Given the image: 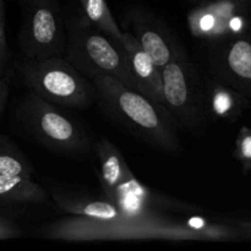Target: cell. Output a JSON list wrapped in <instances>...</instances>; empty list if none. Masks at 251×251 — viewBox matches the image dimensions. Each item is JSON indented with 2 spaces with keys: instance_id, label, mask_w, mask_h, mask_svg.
I'll return each instance as SVG.
<instances>
[{
  "instance_id": "cell-1",
  "label": "cell",
  "mask_w": 251,
  "mask_h": 251,
  "mask_svg": "<svg viewBox=\"0 0 251 251\" xmlns=\"http://www.w3.org/2000/svg\"><path fill=\"white\" fill-rule=\"evenodd\" d=\"M48 239L65 242H119V240H174L222 242L242 240L237 226L211 222L203 217L178 218L154 212L145 216L124 215L114 220L73 216L55 221L43 230Z\"/></svg>"
},
{
  "instance_id": "cell-2",
  "label": "cell",
  "mask_w": 251,
  "mask_h": 251,
  "mask_svg": "<svg viewBox=\"0 0 251 251\" xmlns=\"http://www.w3.org/2000/svg\"><path fill=\"white\" fill-rule=\"evenodd\" d=\"M91 82L103 107L130 131L164 151H179L178 125L163 105L113 76H95Z\"/></svg>"
},
{
  "instance_id": "cell-3",
  "label": "cell",
  "mask_w": 251,
  "mask_h": 251,
  "mask_svg": "<svg viewBox=\"0 0 251 251\" xmlns=\"http://www.w3.org/2000/svg\"><path fill=\"white\" fill-rule=\"evenodd\" d=\"M64 56L88 80L98 75L113 76L137 91L123 46L96 28L85 17L71 21Z\"/></svg>"
},
{
  "instance_id": "cell-4",
  "label": "cell",
  "mask_w": 251,
  "mask_h": 251,
  "mask_svg": "<svg viewBox=\"0 0 251 251\" xmlns=\"http://www.w3.org/2000/svg\"><path fill=\"white\" fill-rule=\"evenodd\" d=\"M19 71L29 91L56 107L83 109L97 98L91 80L78 73L65 56L24 59Z\"/></svg>"
},
{
  "instance_id": "cell-5",
  "label": "cell",
  "mask_w": 251,
  "mask_h": 251,
  "mask_svg": "<svg viewBox=\"0 0 251 251\" xmlns=\"http://www.w3.org/2000/svg\"><path fill=\"white\" fill-rule=\"evenodd\" d=\"M161 76L163 107L178 127L193 130L202 125L208 110L206 90L188 56L167 64Z\"/></svg>"
},
{
  "instance_id": "cell-6",
  "label": "cell",
  "mask_w": 251,
  "mask_h": 251,
  "mask_svg": "<svg viewBox=\"0 0 251 251\" xmlns=\"http://www.w3.org/2000/svg\"><path fill=\"white\" fill-rule=\"evenodd\" d=\"M22 26L20 48L25 59L65 55L68 34L58 0H20Z\"/></svg>"
},
{
  "instance_id": "cell-7",
  "label": "cell",
  "mask_w": 251,
  "mask_h": 251,
  "mask_svg": "<svg viewBox=\"0 0 251 251\" xmlns=\"http://www.w3.org/2000/svg\"><path fill=\"white\" fill-rule=\"evenodd\" d=\"M20 115L36 139L54 151L81 153L91 142L83 130L48 100L29 91L20 107Z\"/></svg>"
},
{
  "instance_id": "cell-8",
  "label": "cell",
  "mask_w": 251,
  "mask_h": 251,
  "mask_svg": "<svg viewBox=\"0 0 251 251\" xmlns=\"http://www.w3.org/2000/svg\"><path fill=\"white\" fill-rule=\"evenodd\" d=\"M249 6L235 0H208L200 2L189 14L188 24L196 38L221 42L243 36L249 27Z\"/></svg>"
},
{
  "instance_id": "cell-9",
  "label": "cell",
  "mask_w": 251,
  "mask_h": 251,
  "mask_svg": "<svg viewBox=\"0 0 251 251\" xmlns=\"http://www.w3.org/2000/svg\"><path fill=\"white\" fill-rule=\"evenodd\" d=\"M208 58L218 80L251 96V36L213 42Z\"/></svg>"
},
{
  "instance_id": "cell-10",
  "label": "cell",
  "mask_w": 251,
  "mask_h": 251,
  "mask_svg": "<svg viewBox=\"0 0 251 251\" xmlns=\"http://www.w3.org/2000/svg\"><path fill=\"white\" fill-rule=\"evenodd\" d=\"M129 20L132 28L130 32L159 70L185 55L184 49L168 29L146 10L132 9L129 12Z\"/></svg>"
},
{
  "instance_id": "cell-11",
  "label": "cell",
  "mask_w": 251,
  "mask_h": 251,
  "mask_svg": "<svg viewBox=\"0 0 251 251\" xmlns=\"http://www.w3.org/2000/svg\"><path fill=\"white\" fill-rule=\"evenodd\" d=\"M123 48L127 56L137 91L153 102L163 105L161 70L130 31L123 32Z\"/></svg>"
},
{
  "instance_id": "cell-12",
  "label": "cell",
  "mask_w": 251,
  "mask_h": 251,
  "mask_svg": "<svg viewBox=\"0 0 251 251\" xmlns=\"http://www.w3.org/2000/svg\"><path fill=\"white\" fill-rule=\"evenodd\" d=\"M93 147L100 159V180L103 193L108 200L113 201L118 189L132 180L135 176L119 150L109 140L102 137Z\"/></svg>"
},
{
  "instance_id": "cell-13",
  "label": "cell",
  "mask_w": 251,
  "mask_h": 251,
  "mask_svg": "<svg viewBox=\"0 0 251 251\" xmlns=\"http://www.w3.org/2000/svg\"><path fill=\"white\" fill-rule=\"evenodd\" d=\"M53 199L55 205L65 213L73 216H82L98 220H114L125 213L114 202L105 200H93L88 198H78L69 193L54 191Z\"/></svg>"
},
{
  "instance_id": "cell-14",
  "label": "cell",
  "mask_w": 251,
  "mask_h": 251,
  "mask_svg": "<svg viewBox=\"0 0 251 251\" xmlns=\"http://www.w3.org/2000/svg\"><path fill=\"white\" fill-rule=\"evenodd\" d=\"M206 97L212 115L229 122H235L240 118L248 105L247 96L220 80L208 83Z\"/></svg>"
},
{
  "instance_id": "cell-15",
  "label": "cell",
  "mask_w": 251,
  "mask_h": 251,
  "mask_svg": "<svg viewBox=\"0 0 251 251\" xmlns=\"http://www.w3.org/2000/svg\"><path fill=\"white\" fill-rule=\"evenodd\" d=\"M0 199L10 202L49 203L46 190L31 178L0 174Z\"/></svg>"
},
{
  "instance_id": "cell-16",
  "label": "cell",
  "mask_w": 251,
  "mask_h": 251,
  "mask_svg": "<svg viewBox=\"0 0 251 251\" xmlns=\"http://www.w3.org/2000/svg\"><path fill=\"white\" fill-rule=\"evenodd\" d=\"M83 11V17L91 25L107 34L123 46V31L118 26L105 0H78Z\"/></svg>"
},
{
  "instance_id": "cell-17",
  "label": "cell",
  "mask_w": 251,
  "mask_h": 251,
  "mask_svg": "<svg viewBox=\"0 0 251 251\" xmlns=\"http://www.w3.org/2000/svg\"><path fill=\"white\" fill-rule=\"evenodd\" d=\"M0 174L31 178L32 171L26 157L5 137L0 136Z\"/></svg>"
},
{
  "instance_id": "cell-18",
  "label": "cell",
  "mask_w": 251,
  "mask_h": 251,
  "mask_svg": "<svg viewBox=\"0 0 251 251\" xmlns=\"http://www.w3.org/2000/svg\"><path fill=\"white\" fill-rule=\"evenodd\" d=\"M234 157L242 164L243 172L248 174L251 171V127L243 126L235 140Z\"/></svg>"
},
{
  "instance_id": "cell-19",
  "label": "cell",
  "mask_w": 251,
  "mask_h": 251,
  "mask_svg": "<svg viewBox=\"0 0 251 251\" xmlns=\"http://www.w3.org/2000/svg\"><path fill=\"white\" fill-rule=\"evenodd\" d=\"M7 55V43L5 36V9L4 0H0V61H6Z\"/></svg>"
},
{
  "instance_id": "cell-20",
  "label": "cell",
  "mask_w": 251,
  "mask_h": 251,
  "mask_svg": "<svg viewBox=\"0 0 251 251\" xmlns=\"http://www.w3.org/2000/svg\"><path fill=\"white\" fill-rule=\"evenodd\" d=\"M21 235V230L16 226L6 222V221L0 220V240L11 239Z\"/></svg>"
},
{
  "instance_id": "cell-21",
  "label": "cell",
  "mask_w": 251,
  "mask_h": 251,
  "mask_svg": "<svg viewBox=\"0 0 251 251\" xmlns=\"http://www.w3.org/2000/svg\"><path fill=\"white\" fill-rule=\"evenodd\" d=\"M9 85L10 77L5 74L2 77H0V115H1L2 110H4L7 97H9Z\"/></svg>"
},
{
  "instance_id": "cell-22",
  "label": "cell",
  "mask_w": 251,
  "mask_h": 251,
  "mask_svg": "<svg viewBox=\"0 0 251 251\" xmlns=\"http://www.w3.org/2000/svg\"><path fill=\"white\" fill-rule=\"evenodd\" d=\"M237 228L239 229L243 239L251 240V220L248 221H238L234 223Z\"/></svg>"
},
{
  "instance_id": "cell-23",
  "label": "cell",
  "mask_w": 251,
  "mask_h": 251,
  "mask_svg": "<svg viewBox=\"0 0 251 251\" xmlns=\"http://www.w3.org/2000/svg\"><path fill=\"white\" fill-rule=\"evenodd\" d=\"M5 70H6V61H0V77L5 75Z\"/></svg>"
},
{
  "instance_id": "cell-24",
  "label": "cell",
  "mask_w": 251,
  "mask_h": 251,
  "mask_svg": "<svg viewBox=\"0 0 251 251\" xmlns=\"http://www.w3.org/2000/svg\"><path fill=\"white\" fill-rule=\"evenodd\" d=\"M235 1L240 2V4H244V5H248V6H249V4H250V0H235Z\"/></svg>"
},
{
  "instance_id": "cell-25",
  "label": "cell",
  "mask_w": 251,
  "mask_h": 251,
  "mask_svg": "<svg viewBox=\"0 0 251 251\" xmlns=\"http://www.w3.org/2000/svg\"><path fill=\"white\" fill-rule=\"evenodd\" d=\"M191 1L196 2V4H200V2H205V1H208V0H191Z\"/></svg>"
}]
</instances>
